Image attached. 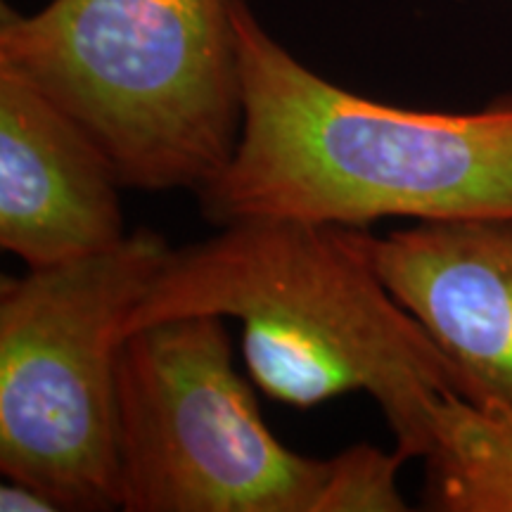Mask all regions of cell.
Listing matches in <instances>:
<instances>
[{"instance_id": "1", "label": "cell", "mask_w": 512, "mask_h": 512, "mask_svg": "<svg viewBox=\"0 0 512 512\" xmlns=\"http://www.w3.org/2000/svg\"><path fill=\"white\" fill-rule=\"evenodd\" d=\"M242 131L200 195L216 226L512 219V95L467 112L363 98L313 72L235 0Z\"/></svg>"}, {"instance_id": "2", "label": "cell", "mask_w": 512, "mask_h": 512, "mask_svg": "<svg viewBox=\"0 0 512 512\" xmlns=\"http://www.w3.org/2000/svg\"><path fill=\"white\" fill-rule=\"evenodd\" d=\"M176 316L240 320L249 377L285 406L373 396L408 460L430 453L441 401L465 399L451 361L339 226L238 221L171 249L119 342Z\"/></svg>"}, {"instance_id": "3", "label": "cell", "mask_w": 512, "mask_h": 512, "mask_svg": "<svg viewBox=\"0 0 512 512\" xmlns=\"http://www.w3.org/2000/svg\"><path fill=\"white\" fill-rule=\"evenodd\" d=\"M235 0H48L0 10V67L98 143L121 183L202 190L242 131Z\"/></svg>"}, {"instance_id": "4", "label": "cell", "mask_w": 512, "mask_h": 512, "mask_svg": "<svg viewBox=\"0 0 512 512\" xmlns=\"http://www.w3.org/2000/svg\"><path fill=\"white\" fill-rule=\"evenodd\" d=\"M169 254L136 228L102 254L0 280V472L60 510L121 508L119 332Z\"/></svg>"}, {"instance_id": "5", "label": "cell", "mask_w": 512, "mask_h": 512, "mask_svg": "<svg viewBox=\"0 0 512 512\" xmlns=\"http://www.w3.org/2000/svg\"><path fill=\"white\" fill-rule=\"evenodd\" d=\"M223 320L164 318L119 342L121 510L320 512L332 458L268 430Z\"/></svg>"}, {"instance_id": "6", "label": "cell", "mask_w": 512, "mask_h": 512, "mask_svg": "<svg viewBox=\"0 0 512 512\" xmlns=\"http://www.w3.org/2000/svg\"><path fill=\"white\" fill-rule=\"evenodd\" d=\"M344 233L451 361L465 401L512 413V219Z\"/></svg>"}, {"instance_id": "7", "label": "cell", "mask_w": 512, "mask_h": 512, "mask_svg": "<svg viewBox=\"0 0 512 512\" xmlns=\"http://www.w3.org/2000/svg\"><path fill=\"white\" fill-rule=\"evenodd\" d=\"M112 159L27 79L0 67V247L27 268L74 264L126 238Z\"/></svg>"}, {"instance_id": "8", "label": "cell", "mask_w": 512, "mask_h": 512, "mask_svg": "<svg viewBox=\"0 0 512 512\" xmlns=\"http://www.w3.org/2000/svg\"><path fill=\"white\" fill-rule=\"evenodd\" d=\"M422 503L437 512H512V413L448 396L422 458Z\"/></svg>"}, {"instance_id": "9", "label": "cell", "mask_w": 512, "mask_h": 512, "mask_svg": "<svg viewBox=\"0 0 512 512\" xmlns=\"http://www.w3.org/2000/svg\"><path fill=\"white\" fill-rule=\"evenodd\" d=\"M406 456L377 446L358 444L332 458V472L320 512H403L399 470Z\"/></svg>"}, {"instance_id": "10", "label": "cell", "mask_w": 512, "mask_h": 512, "mask_svg": "<svg viewBox=\"0 0 512 512\" xmlns=\"http://www.w3.org/2000/svg\"><path fill=\"white\" fill-rule=\"evenodd\" d=\"M0 510L3 512H55L60 510L53 498L43 494L41 489L19 479L5 477L0 486Z\"/></svg>"}]
</instances>
